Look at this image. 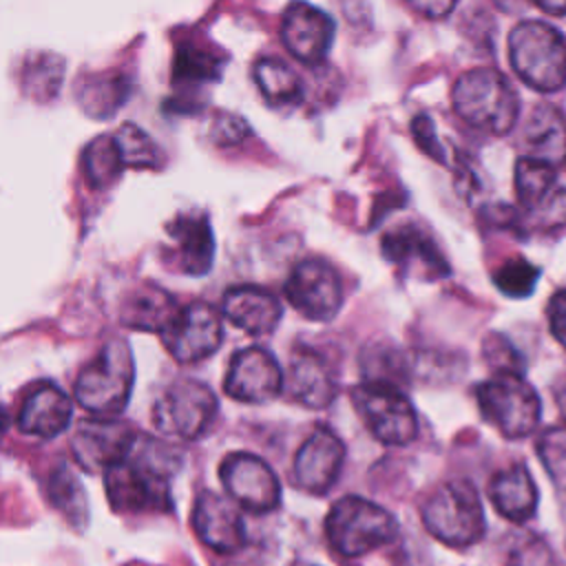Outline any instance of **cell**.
I'll return each instance as SVG.
<instances>
[{
    "label": "cell",
    "instance_id": "6da1fadb",
    "mask_svg": "<svg viewBox=\"0 0 566 566\" xmlns=\"http://www.w3.org/2000/svg\"><path fill=\"white\" fill-rule=\"evenodd\" d=\"M451 102L460 119L491 135L509 133L520 117L517 91L495 69H471L462 73L453 84Z\"/></svg>",
    "mask_w": 566,
    "mask_h": 566
},
{
    "label": "cell",
    "instance_id": "7a4b0ae2",
    "mask_svg": "<svg viewBox=\"0 0 566 566\" xmlns=\"http://www.w3.org/2000/svg\"><path fill=\"white\" fill-rule=\"evenodd\" d=\"M509 60L517 77L542 93L566 84V40L542 20H524L509 33Z\"/></svg>",
    "mask_w": 566,
    "mask_h": 566
},
{
    "label": "cell",
    "instance_id": "3957f363",
    "mask_svg": "<svg viewBox=\"0 0 566 566\" xmlns=\"http://www.w3.org/2000/svg\"><path fill=\"white\" fill-rule=\"evenodd\" d=\"M135 363L126 340L113 338L102 352L77 374L73 398L80 407L95 416L119 413L133 391Z\"/></svg>",
    "mask_w": 566,
    "mask_h": 566
},
{
    "label": "cell",
    "instance_id": "277c9868",
    "mask_svg": "<svg viewBox=\"0 0 566 566\" xmlns=\"http://www.w3.org/2000/svg\"><path fill=\"white\" fill-rule=\"evenodd\" d=\"M325 535L338 555L360 557L394 542L398 522L380 504L360 495H345L329 509Z\"/></svg>",
    "mask_w": 566,
    "mask_h": 566
},
{
    "label": "cell",
    "instance_id": "5b68a950",
    "mask_svg": "<svg viewBox=\"0 0 566 566\" xmlns=\"http://www.w3.org/2000/svg\"><path fill=\"white\" fill-rule=\"evenodd\" d=\"M424 528L449 546H469L484 535V511L469 480H451L438 486L422 504Z\"/></svg>",
    "mask_w": 566,
    "mask_h": 566
},
{
    "label": "cell",
    "instance_id": "8992f818",
    "mask_svg": "<svg viewBox=\"0 0 566 566\" xmlns=\"http://www.w3.org/2000/svg\"><path fill=\"white\" fill-rule=\"evenodd\" d=\"M475 398L482 416L504 436H528L542 416L539 396L522 374H495L475 387Z\"/></svg>",
    "mask_w": 566,
    "mask_h": 566
},
{
    "label": "cell",
    "instance_id": "52a82bcc",
    "mask_svg": "<svg viewBox=\"0 0 566 566\" xmlns=\"http://www.w3.org/2000/svg\"><path fill=\"white\" fill-rule=\"evenodd\" d=\"M352 402L378 442L405 447L418 436L416 409L394 382L365 380L352 389Z\"/></svg>",
    "mask_w": 566,
    "mask_h": 566
},
{
    "label": "cell",
    "instance_id": "ba28073f",
    "mask_svg": "<svg viewBox=\"0 0 566 566\" xmlns=\"http://www.w3.org/2000/svg\"><path fill=\"white\" fill-rule=\"evenodd\" d=\"M104 486L111 506L122 513L168 511L172 504L168 473L142 451H133L124 462L108 469Z\"/></svg>",
    "mask_w": 566,
    "mask_h": 566
},
{
    "label": "cell",
    "instance_id": "9c48e42d",
    "mask_svg": "<svg viewBox=\"0 0 566 566\" xmlns=\"http://www.w3.org/2000/svg\"><path fill=\"white\" fill-rule=\"evenodd\" d=\"M217 416V396L195 378L175 380L153 407L155 427L179 440L201 438Z\"/></svg>",
    "mask_w": 566,
    "mask_h": 566
},
{
    "label": "cell",
    "instance_id": "30bf717a",
    "mask_svg": "<svg viewBox=\"0 0 566 566\" xmlns=\"http://www.w3.org/2000/svg\"><path fill=\"white\" fill-rule=\"evenodd\" d=\"M283 294L287 303L307 321L327 323L343 305V283L338 272L323 259H303L290 272Z\"/></svg>",
    "mask_w": 566,
    "mask_h": 566
},
{
    "label": "cell",
    "instance_id": "8fae6325",
    "mask_svg": "<svg viewBox=\"0 0 566 566\" xmlns=\"http://www.w3.org/2000/svg\"><path fill=\"white\" fill-rule=\"evenodd\" d=\"M137 444L135 429L117 418L82 420L71 436L73 460L91 473L108 471L124 462Z\"/></svg>",
    "mask_w": 566,
    "mask_h": 566
},
{
    "label": "cell",
    "instance_id": "7c38bea8",
    "mask_svg": "<svg viewBox=\"0 0 566 566\" xmlns=\"http://www.w3.org/2000/svg\"><path fill=\"white\" fill-rule=\"evenodd\" d=\"M219 478L230 500L252 513H268L281 504V484L272 467L254 453L226 455Z\"/></svg>",
    "mask_w": 566,
    "mask_h": 566
},
{
    "label": "cell",
    "instance_id": "4fadbf2b",
    "mask_svg": "<svg viewBox=\"0 0 566 566\" xmlns=\"http://www.w3.org/2000/svg\"><path fill=\"white\" fill-rule=\"evenodd\" d=\"M161 340L177 363L203 360L223 343L221 316L203 301L181 305L172 325L161 334Z\"/></svg>",
    "mask_w": 566,
    "mask_h": 566
},
{
    "label": "cell",
    "instance_id": "5bb4252c",
    "mask_svg": "<svg viewBox=\"0 0 566 566\" xmlns=\"http://www.w3.org/2000/svg\"><path fill=\"white\" fill-rule=\"evenodd\" d=\"M223 389L239 402L261 405L285 389V376L279 360L263 347L239 349L226 371Z\"/></svg>",
    "mask_w": 566,
    "mask_h": 566
},
{
    "label": "cell",
    "instance_id": "9a60e30c",
    "mask_svg": "<svg viewBox=\"0 0 566 566\" xmlns=\"http://www.w3.org/2000/svg\"><path fill=\"white\" fill-rule=\"evenodd\" d=\"M515 195L535 226L559 228L566 223V190L557 186L553 166L520 157L515 164Z\"/></svg>",
    "mask_w": 566,
    "mask_h": 566
},
{
    "label": "cell",
    "instance_id": "2e32d148",
    "mask_svg": "<svg viewBox=\"0 0 566 566\" xmlns=\"http://www.w3.org/2000/svg\"><path fill=\"white\" fill-rule=\"evenodd\" d=\"M334 20L323 9L294 2L285 9L281 22V40L283 46L303 64H321L332 49L334 42Z\"/></svg>",
    "mask_w": 566,
    "mask_h": 566
},
{
    "label": "cell",
    "instance_id": "e0dca14e",
    "mask_svg": "<svg viewBox=\"0 0 566 566\" xmlns=\"http://www.w3.org/2000/svg\"><path fill=\"white\" fill-rule=\"evenodd\" d=\"M343 460V440L332 429L316 427L296 451L294 480L310 493H325L336 482Z\"/></svg>",
    "mask_w": 566,
    "mask_h": 566
},
{
    "label": "cell",
    "instance_id": "ac0fdd59",
    "mask_svg": "<svg viewBox=\"0 0 566 566\" xmlns=\"http://www.w3.org/2000/svg\"><path fill=\"white\" fill-rule=\"evenodd\" d=\"M192 528L197 537L221 555L237 553L245 544V526L232 502L203 491L192 509Z\"/></svg>",
    "mask_w": 566,
    "mask_h": 566
},
{
    "label": "cell",
    "instance_id": "d6986e66",
    "mask_svg": "<svg viewBox=\"0 0 566 566\" xmlns=\"http://www.w3.org/2000/svg\"><path fill=\"white\" fill-rule=\"evenodd\" d=\"M73 418L71 398L53 382H38L22 400L18 411V429L35 438H55L69 429Z\"/></svg>",
    "mask_w": 566,
    "mask_h": 566
},
{
    "label": "cell",
    "instance_id": "ffe728a7",
    "mask_svg": "<svg viewBox=\"0 0 566 566\" xmlns=\"http://www.w3.org/2000/svg\"><path fill=\"white\" fill-rule=\"evenodd\" d=\"M223 316L252 336L272 334L283 316L281 301L259 285H237L223 294Z\"/></svg>",
    "mask_w": 566,
    "mask_h": 566
},
{
    "label": "cell",
    "instance_id": "44dd1931",
    "mask_svg": "<svg viewBox=\"0 0 566 566\" xmlns=\"http://www.w3.org/2000/svg\"><path fill=\"white\" fill-rule=\"evenodd\" d=\"M287 391L307 409H325L334 402L338 382L329 363L321 354L301 347L290 358Z\"/></svg>",
    "mask_w": 566,
    "mask_h": 566
},
{
    "label": "cell",
    "instance_id": "7402d4cb",
    "mask_svg": "<svg viewBox=\"0 0 566 566\" xmlns=\"http://www.w3.org/2000/svg\"><path fill=\"white\" fill-rule=\"evenodd\" d=\"M168 234L175 243L177 270L190 276H201L214 259V237L203 212H179L168 223Z\"/></svg>",
    "mask_w": 566,
    "mask_h": 566
},
{
    "label": "cell",
    "instance_id": "603a6c76",
    "mask_svg": "<svg viewBox=\"0 0 566 566\" xmlns=\"http://www.w3.org/2000/svg\"><path fill=\"white\" fill-rule=\"evenodd\" d=\"M382 254L387 261L405 268H420L427 279H438L449 274V265L438 250V245L431 241V237L413 226L405 223L394 230H389L382 237Z\"/></svg>",
    "mask_w": 566,
    "mask_h": 566
},
{
    "label": "cell",
    "instance_id": "cb8c5ba5",
    "mask_svg": "<svg viewBox=\"0 0 566 566\" xmlns=\"http://www.w3.org/2000/svg\"><path fill=\"white\" fill-rule=\"evenodd\" d=\"M489 497L495 511L511 522H526L537 509V489L524 464L497 471L489 482Z\"/></svg>",
    "mask_w": 566,
    "mask_h": 566
},
{
    "label": "cell",
    "instance_id": "d4e9b609",
    "mask_svg": "<svg viewBox=\"0 0 566 566\" xmlns=\"http://www.w3.org/2000/svg\"><path fill=\"white\" fill-rule=\"evenodd\" d=\"M524 144L528 157L548 166L566 164V117L551 104L533 108L524 128Z\"/></svg>",
    "mask_w": 566,
    "mask_h": 566
},
{
    "label": "cell",
    "instance_id": "484cf974",
    "mask_svg": "<svg viewBox=\"0 0 566 566\" xmlns=\"http://www.w3.org/2000/svg\"><path fill=\"white\" fill-rule=\"evenodd\" d=\"M179 310L181 305L172 294L146 283L126 298L122 310V323L130 329L157 332L161 336L172 325Z\"/></svg>",
    "mask_w": 566,
    "mask_h": 566
},
{
    "label": "cell",
    "instance_id": "4316f807",
    "mask_svg": "<svg viewBox=\"0 0 566 566\" xmlns=\"http://www.w3.org/2000/svg\"><path fill=\"white\" fill-rule=\"evenodd\" d=\"M252 77L272 106L296 104L303 97L301 77L279 57H259L252 66Z\"/></svg>",
    "mask_w": 566,
    "mask_h": 566
},
{
    "label": "cell",
    "instance_id": "83f0119b",
    "mask_svg": "<svg viewBox=\"0 0 566 566\" xmlns=\"http://www.w3.org/2000/svg\"><path fill=\"white\" fill-rule=\"evenodd\" d=\"M130 93V84L119 73H104V75H91L84 84L77 86V99L82 108L91 117H111L117 113V108L126 102Z\"/></svg>",
    "mask_w": 566,
    "mask_h": 566
},
{
    "label": "cell",
    "instance_id": "f1b7e54d",
    "mask_svg": "<svg viewBox=\"0 0 566 566\" xmlns=\"http://www.w3.org/2000/svg\"><path fill=\"white\" fill-rule=\"evenodd\" d=\"M82 166H84V175H86L88 186L95 188V190H102V188L111 186L119 177V172L126 168L113 135L95 137L84 150Z\"/></svg>",
    "mask_w": 566,
    "mask_h": 566
},
{
    "label": "cell",
    "instance_id": "f546056e",
    "mask_svg": "<svg viewBox=\"0 0 566 566\" xmlns=\"http://www.w3.org/2000/svg\"><path fill=\"white\" fill-rule=\"evenodd\" d=\"M126 168H159L164 161L161 148L148 137L146 130L126 122L113 133Z\"/></svg>",
    "mask_w": 566,
    "mask_h": 566
},
{
    "label": "cell",
    "instance_id": "4dcf8cb0",
    "mask_svg": "<svg viewBox=\"0 0 566 566\" xmlns=\"http://www.w3.org/2000/svg\"><path fill=\"white\" fill-rule=\"evenodd\" d=\"M49 497L53 502V506L69 520L75 524H82L86 520V497H84V489L80 484V480L75 478V473L66 467L60 464L51 478H49Z\"/></svg>",
    "mask_w": 566,
    "mask_h": 566
},
{
    "label": "cell",
    "instance_id": "1f68e13d",
    "mask_svg": "<svg viewBox=\"0 0 566 566\" xmlns=\"http://www.w3.org/2000/svg\"><path fill=\"white\" fill-rule=\"evenodd\" d=\"M62 75H64V64L57 55H51V53L33 55L24 66L22 86L35 99H46L57 93Z\"/></svg>",
    "mask_w": 566,
    "mask_h": 566
},
{
    "label": "cell",
    "instance_id": "d6a6232c",
    "mask_svg": "<svg viewBox=\"0 0 566 566\" xmlns=\"http://www.w3.org/2000/svg\"><path fill=\"white\" fill-rule=\"evenodd\" d=\"M175 82L201 84L212 82L221 73V62L208 53L197 49L195 44H181L175 55Z\"/></svg>",
    "mask_w": 566,
    "mask_h": 566
},
{
    "label": "cell",
    "instance_id": "836d02e7",
    "mask_svg": "<svg viewBox=\"0 0 566 566\" xmlns=\"http://www.w3.org/2000/svg\"><path fill=\"white\" fill-rule=\"evenodd\" d=\"M537 276H539V270L533 263H528L522 256H513L497 268V272L493 274V281L497 290L504 292L506 296L522 298L533 292Z\"/></svg>",
    "mask_w": 566,
    "mask_h": 566
},
{
    "label": "cell",
    "instance_id": "e575fe53",
    "mask_svg": "<svg viewBox=\"0 0 566 566\" xmlns=\"http://www.w3.org/2000/svg\"><path fill=\"white\" fill-rule=\"evenodd\" d=\"M537 455L555 484L566 489V427L546 429L537 440Z\"/></svg>",
    "mask_w": 566,
    "mask_h": 566
},
{
    "label": "cell",
    "instance_id": "d590c367",
    "mask_svg": "<svg viewBox=\"0 0 566 566\" xmlns=\"http://www.w3.org/2000/svg\"><path fill=\"white\" fill-rule=\"evenodd\" d=\"M484 360L495 369V374H522V358L517 349L500 334H491L484 338Z\"/></svg>",
    "mask_w": 566,
    "mask_h": 566
},
{
    "label": "cell",
    "instance_id": "8d00e7d4",
    "mask_svg": "<svg viewBox=\"0 0 566 566\" xmlns=\"http://www.w3.org/2000/svg\"><path fill=\"white\" fill-rule=\"evenodd\" d=\"M509 566H555V557L544 539L528 537L511 551Z\"/></svg>",
    "mask_w": 566,
    "mask_h": 566
},
{
    "label": "cell",
    "instance_id": "74e56055",
    "mask_svg": "<svg viewBox=\"0 0 566 566\" xmlns=\"http://www.w3.org/2000/svg\"><path fill=\"white\" fill-rule=\"evenodd\" d=\"M248 124L234 113H221L212 126V139L217 144H237L248 135Z\"/></svg>",
    "mask_w": 566,
    "mask_h": 566
},
{
    "label": "cell",
    "instance_id": "f35d334b",
    "mask_svg": "<svg viewBox=\"0 0 566 566\" xmlns=\"http://www.w3.org/2000/svg\"><path fill=\"white\" fill-rule=\"evenodd\" d=\"M411 133L418 142V146L431 155L436 161H442L444 159V153L438 144V137H436V128H433V122L429 119V115H416L413 122H411Z\"/></svg>",
    "mask_w": 566,
    "mask_h": 566
},
{
    "label": "cell",
    "instance_id": "ab89813d",
    "mask_svg": "<svg viewBox=\"0 0 566 566\" xmlns=\"http://www.w3.org/2000/svg\"><path fill=\"white\" fill-rule=\"evenodd\" d=\"M546 316H548V327H551L553 336L566 349V290H559L551 296Z\"/></svg>",
    "mask_w": 566,
    "mask_h": 566
},
{
    "label": "cell",
    "instance_id": "60d3db41",
    "mask_svg": "<svg viewBox=\"0 0 566 566\" xmlns=\"http://www.w3.org/2000/svg\"><path fill=\"white\" fill-rule=\"evenodd\" d=\"M413 11L422 13L424 18H444L449 11H453V2H411Z\"/></svg>",
    "mask_w": 566,
    "mask_h": 566
},
{
    "label": "cell",
    "instance_id": "b9f144b4",
    "mask_svg": "<svg viewBox=\"0 0 566 566\" xmlns=\"http://www.w3.org/2000/svg\"><path fill=\"white\" fill-rule=\"evenodd\" d=\"M535 7L537 9H542L544 13H551V15H562V13H566V2H546V0H537L535 2Z\"/></svg>",
    "mask_w": 566,
    "mask_h": 566
},
{
    "label": "cell",
    "instance_id": "7bdbcfd3",
    "mask_svg": "<svg viewBox=\"0 0 566 566\" xmlns=\"http://www.w3.org/2000/svg\"><path fill=\"white\" fill-rule=\"evenodd\" d=\"M555 402H557V407H559V413H562V418H564V422H566V378L557 385V389H555Z\"/></svg>",
    "mask_w": 566,
    "mask_h": 566
}]
</instances>
